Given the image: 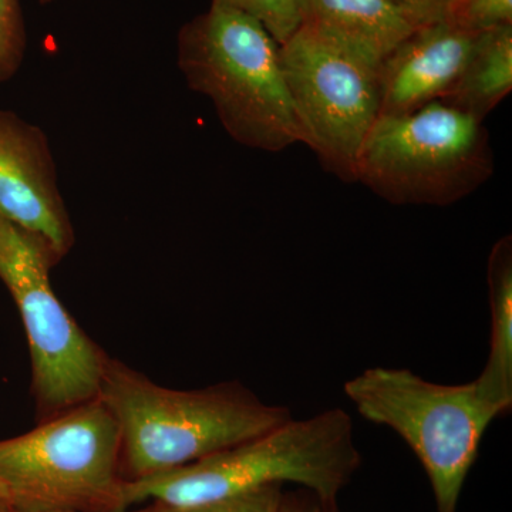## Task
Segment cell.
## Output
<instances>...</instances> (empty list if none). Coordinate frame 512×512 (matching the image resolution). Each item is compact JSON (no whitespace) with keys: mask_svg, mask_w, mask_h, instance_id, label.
Segmentation results:
<instances>
[{"mask_svg":"<svg viewBox=\"0 0 512 512\" xmlns=\"http://www.w3.org/2000/svg\"><path fill=\"white\" fill-rule=\"evenodd\" d=\"M362 464L353 423L343 409L289 419L261 436L165 473L124 480L121 503L164 507L232 500L282 484L301 485L322 503L338 495Z\"/></svg>","mask_w":512,"mask_h":512,"instance_id":"obj_1","label":"cell"},{"mask_svg":"<svg viewBox=\"0 0 512 512\" xmlns=\"http://www.w3.org/2000/svg\"><path fill=\"white\" fill-rule=\"evenodd\" d=\"M97 396L119 423L121 454L133 478L187 466L261 436L292 419L238 386L180 392L106 363Z\"/></svg>","mask_w":512,"mask_h":512,"instance_id":"obj_2","label":"cell"},{"mask_svg":"<svg viewBox=\"0 0 512 512\" xmlns=\"http://www.w3.org/2000/svg\"><path fill=\"white\" fill-rule=\"evenodd\" d=\"M279 49L258 20L217 3L178 33V66L190 89L212 101L237 143L269 153L302 143Z\"/></svg>","mask_w":512,"mask_h":512,"instance_id":"obj_3","label":"cell"},{"mask_svg":"<svg viewBox=\"0 0 512 512\" xmlns=\"http://www.w3.org/2000/svg\"><path fill=\"white\" fill-rule=\"evenodd\" d=\"M343 390L366 420L389 427L412 448L429 477L437 512H457L485 431L501 414L476 380L440 384L409 369L370 367Z\"/></svg>","mask_w":512,"mask_h":512,"instance_id":"obj_4","label":"cell"},{"mask_svg":"<svg viewBox=\"0 0 512 512\" xmlns=\"http://www.w3.org/2000/svg\"><path fill=\"white\" fill-rule=\"evenodd\" d=\"M484 121L446 101L380 116L367 134L356 181L394 205H451L494 173Z\"/></svg>","mask_w":512,"mask_h":512,"instance_id":"obj_5","label":"cell"},{"mask_svg":"<svg viewBox=\"0 0 512 512\" xmlns=\"http://www.w3.org/2000/svg\"><path fill=\"white\" fill-rule=\"evenodd\" d=\"M121 434L99 396L0 441V481L13 510L121 512Z\"/></svg>","mask_w":512,"mask_h":512,"instance_id":"obj_6","label":"cell"},{"mask_svg":"<svg viewBox=\"0 0 512 512\" xmlns=\"http://www.w3.org/2000/svg\"><path fill=\"white\" fill-rule=\"evenodd\" d=\"M55 262L39 239L0 215V279L28 333L37 399L67 410L97 397L107 362L53 291Z\"/></svg>","mask_w":512,"mask_h":512,"instance_id":"obj_7","label":"cell"},{"mask_svg":"<svg viewBox=\"0 0 512 512\" xmlns=\"http://www.w3.org/2000/svg\"><path fill=\"white\" fill-rule=\"evenodd\" d=\"M279 46L302 143L326 171L353 183L357 157L380 117L379 72L305 26Z\"/></svg>","mask_w":512,"mask_h":512,"instance_id":"obj_8","label":"cell"},{"mask_svg":"<svg viewBox=\"0 0 512 512\" xmlns=\"http://www.w3.org/2000/svg\"><path fill=\"white\" fill-rule=\"evenodd\" d=\"M0 215L39 239L56 262L73 247L49 140L39 127L5 110H0Z\"/></svg>","mask_w":512,"mask_h":512,"instance_id":"obj_9","label":"cell"},{"mask_svg":"<svg viewBox=\"0 0 512 512\" xmlns=\"http://www.w3.org/2000/svg\"><path fill=\"white\" fill-rule=\"evenodd\" d=\"M477 37L446 20L414 30L380 64V116H400L446 100L456 89Z\"/></svg>","mask_w":512,"mask_h":512,"instance_id":"obj_10","label":"cell"},{"mask_svg":"<svg viewBox=\"0 0 512 512\" xmlns=\"http://www.w3.org/2000/svg\"><path fill=\"white\" fill-rule=\"evenodd\" d=\"M301 26L379 72L417 26L387 0H296Z\"/></svg>","mask_w":512,"mask_h":512,"instance_id":"obj_11","label":"cell"},{"mask_svg":"<svg viewBox=\"0 0 512 512\" xmlns=\"http://www.w3.org/2000/svg\"><path fill=\"white\" fill-rule=\"evenodd\" d=\"M490 295V356L476 383L484 396L500 410L512 404V241L500 239L488 259Z\"/></svg>","mask_w":512,"mask_h":512,"instance_id":"obj_12","label":"cell"},{"mask_svg":"<svg viewBox=\"0 0 512 512\" xmlns=\"http://www.w3.org/2000/svg\"><path fill=\"white\" fill-rule=\"evenodd\" d=\"M512 90V25L478 35L446 103L483 120Z\"/></svg>","mask_w":512,"mask_h":512,"instance_id":"obj_13","label":"cell"},{"mask_svg":"<svg viewBox=\"0 0 512 512\" xmlns=\"http://www.w3.org/2000/svg\"><path fill=\"white\" fill-rule=\"evenodd\" d=\"M443 20L470 35H483L512 25V0H451Z\"/></svg>","mask_w":512,"mask_h":512,"instance_id":"obj_14","label":"cell"},{"mask_svg":"<svg viewBox=\"0 0 512 512\" xmlns=\"http://www.w3.org/2000/svg\"><path fill=\"white\" fill-rule=\"evenodd\" d=\"M212 3L238 10L262 23L279 45L301 26L296 0H212Z\"/></svg>","mask_w":512,"mask_h":512,"instance_id":"obj_15","label":"cell"},{"mask_svg":"<svg viewBox=\"0 0 512 512\" xmlns=\"http://www.w3.org/2000/svg\"><path fill=\"white\" fill-rule=\"evenodd\" d=\"M25 46V25L19 0H0V83L18 70Z\"/></svg>","mask_w":512,"mask_h":512,"instance_id":"obj_16","label":"cell"},{"mask_svg":"<svg viewBox=\"0 0 512 512\" xmlns=\"http://www.w3.org/2000/svg\"><path fill=\"white\" fill-rule=\"evenodd\" d=\"M282 500L281 487L266 488L232 500L218 503L194 505V507H164L158 505L147 512H272L279 507Z\"/></svg>","mask_w":512,"mask_h":512,"instance_id":"obj_17","label":"cell"},{"mask_svg":"<svg viewBox=\"0 0 512 512\" xmlns=\"http://www.w3.org/2000/svg\"><path fill=\"white\" fill-rule=\"evenodd\" d=\"M387 2L402 10L417 28H421V26L443 20L451 0H387Z\"/></svg>","mask_w":512,"mask_h":512,"instance_id":"obj_18","label":"cell"},{"mask_svg":"<svg viewBox=\"0 0 512 512\" xmlns=\"http://www.w3.org/2000/svg\"><path fill=\"white\" fill-rule=\"evenodd\" d=\"M279 512H338L336 503H322L315 495L309 493L303 497L284 498L282 495Z\"/></svg>","mask_w":512,"mask_h":512,"instance_id":"obj_19","label":"cell"},{"mask_svg":"<svg viewBox=\"0 0 512 512\" xmlns=\"http://www.w3.org/2000/svg\"><path fill=\"white\" fill-rule=\"evenodd\" d=\"M13 511L15 510H13L12 498H10L8 488L0 481V512Z\"/></svg>","mask_w":512,"mask_h":512,"instance_id":"obj_20","label":"cell"},{"mask_svg":"<svg viewBox=\"0 0 512 512\" xmlns=\"http://www.w3.org/2000/svg\"><path fill=\"white\" fill-rule=\"evenodd\" d=\"M53 2V0H40V3H50Z\"/></svg>","mask_w":512,"mask_h":512,"instance_id":"obj_21","label":"cell"},{"mask_svg":"<svg viewBox=\"0 0 512 512\" xmlns=\"http://www.w3.org/2000/svg\"><path fill=\"white\" fill-rule=\"evenodd\" d=\"M13 512H23V511H13ZM56 512H70V511H56ZM121 512H126V511H121ZM140 512H147V511H140Z\"/></svg>","mask_w":512,"mask_h":512,"instance_id":"obj_22","label":"cell"},{"mask_svg":"<svg viewBox=\"0 0 512 512\" xmlns=\"http://www.w3.org/2000/svg\"><path fill=\"white\" fill-rule=\"evenodd\" d=\"M279 507H281V504H279ZM279 507H278V508H276V510H275V511H272V512H279Z\"/></svg>","mask_w":512,"mask_h":512,"instance_id":"obj_23","label":"cell"}]
</instances>
